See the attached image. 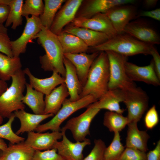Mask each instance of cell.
I'll return each mask as SVG.
<instances>
[{
  "label": "cell",
  "mask_w": 160,
  "mask_h": 160,
  "mask_svg": "<svg viewBox=\"0 0 160 160\" xmlns=\"http://www.w3.org/2000/svg\"><path fill=\"white\" fill-rule=\"evenodd\" d=\"M43 48L45 54L39 57L41 67L45 71L57 73L65 78L66 70L63 62L64 53L58 36L42 26L34 37Z\"/></svg>",
  "instance_id": "obj_1"
},
{
  "label": "cell",
  "mask_w": 160,
  "mask_h": 160,
  "mask_svg": "<svg viewBox=\"0 0 160 160\" xmlns=\"http://www.w3.org/2000/svg\"><path fill=\"white\" fill-rule=\"evenodd\" d=\"M109 76V62L107 54L105 52H100L90 68L80 98L92 95L98 100L108 90Z\"/></svg>",
  "instance_id": "obj_2"
},
{
  "label": "cell",
  "mask_w": 160,
  "mask_h": 160,
  "mask_svg": "<svg viewBox=\"0 0 160 160\" xmlns=\"http://www.w3.org/2000/svg\"><path fill=\"white\" fill-rule=\"evenodd\" d=\"M152 46L125 33L117 34L99 45L89 47L87 52L111 51L128 57L138 54L150 55Z\"/></svg>",
  "instance_id": "obj_3"
},
{
  "label": "cell",
  "mask_w": 160,
  "mask_h": 160,
  "mask_svg": "<svg viewBox=\"0 0 160 160\" xmlns=\"http://www.w3.org/2000/svg\"><path fill=\"white\" fill-rule=\"evenodd\" d=\"M12 79L10 86L0 96V114L3 118H9L13 112L25 108L22 102L27 83L23 70L16 72Z\"/></svg>",
  "instance_id": "obj_4"
},
{
  "label": "cell",
  "mask_w": 160,
  "mask_h": 160,
  "mask_svg": "<svg viewBox=\"0 0 160 160\" xmlns=\"http://www.w3.org/2000/svg\"><path fill=\"white\" fill-rule=\"evenodd\" d=\"M97 100L92 95L85 96L75 101H71L69 98H66L60 109L53 117L48 122L39 125L35 131L39 132L48 130L60 131L61 124L71 114L79 109L87 107Z\"/></svg>",
  "instance_id": "obj_5"
},
{
  "label": "cell",
  "mask_w": 160,
  "mask_h": 160,
  "mask_svg": "<svg viewBox=\"0 0 160 160\" xmlns=\"http://www.w3.org/2000/svg\"><path fill=\"white\" fill-rule=\"evenodd\" d=\"M109 65V80L108 90L119 89L127 90L137 87L128 76L125 63L127 57L111 51L105 52Z\"/></svg>",
  "instance_id": "obj_6"
},
{
  "label": "cell",
  "mask_w": 160,
  "mask_h": 160,
  "mask_svg": "<svg viewBox=\"0 0 160 160\" xmlns=\"http://www.w3.org/2000/svg\"><path fill=\"white\" fill-rule=\"evenodd\" d=\"M125 91V97L123 102L127 110L128 124L137 123L148 108L149 97L146 93L139 87Z\"/></svg>",
  "instance_id": "obj_7"
},
{
  "label": "cell",
  "mask_w": 160,
  "mask_h": 160,
  "mask_svg": "<svg viewBox=\"0 0 160 160\" xmlns=\"http://www.w3.org/2000/svg\"><path fill=\"white\" fill-rule=\"evenodd\" d=\"M100 110L95 107L92 103L80 115L69 119L60 130H69L76 141L82 142L87 135H90L89 127L91 122Z\"/></svg>",
  "instance_id": "obj_8"
},
{
  "label": "cell",
  "mask_w": 160,
  "mask_h": 160,
  "mask_svg": "<svg viewBox=\"0 0 160 160\" xmlns=\"http://www.w3.org/2000/svg\"><path fill=\"white\" fill-rule=\"evenodd\" d=\"M134 0H83L75 18H90L99 13H104L118 6L132 4Z\"/></svg>",
  "instance_id": "obj_9"
},
{
  "label": "cell",
  "mask_w": 160,
  "mask_h": 160,
  "mask_svg": "<svg viewBox=\"0 0 160 160\" xmlns=\"http://www.w3.org/2000/svg\"><path fill=\"white\" fill-rule=\"evenodd\" d=\"M26 23L22 33L17 39L11 41L12 52L14 56L19 57L26 51L27 44L34 39L42 26L39 17L31 16L25 17Z\"/></svg>",
  "instance_id": "obj_10"
},
{
  "label": "cell",
  "mask_w": 160,
  "mask_h": 160,
  "mask_svg": "<svg viewBox=\"0 0 160 160\" xmlns=\"http://www.w3.org/2000/svg\"><path fill=\"white\" fill-rule=\"evenodd\" d=\"M123 33L149 45L154 46L160 43V37L156 31L142 20L131 21L125 27Z\"/></svg>",
  "instance_id": "obj_11"
},
{
  "label": "cell",
  "mask_w": 160,
  "mask_h": 160,
  "mask_svg": "<svg viewBox=\"0 0 160 160\" xmlns=\"http://www.w3.org/2000/svg\"><path fill=\"white\" fill-rule=\"evenodd\" d=\"M69 24L104 33L110 39L117 34L109 19L103 13L97 14L89 18H75Z\"/></svg>",
  "instance_id": "obj_12"
},
{
  "label": "cell",
  "mask_w": 160,
  "mask_h": 160,
  "mask_svg": "<svg viewBox=\"0 0 160 160\" xmlns=\"http://www.w3.org/2000/svg\"><path fill=\"white\" fill-rule=\"evenodd\" d=\"M135 7L131 4L115 7L103 13L111 22L117 34L123 33L127 25L136 15Z\"/></svg>",
  "instance_id": "obj_13"
},
{
  "label": "cell",
  "mask_w": 160,
  "mask_h": 160,
  "mask_svg": "<svg viewBox=\"0 0 160 160\" xmlns=\"http://www.w3.org/2000/svg\"><path fill=\"white\" fill-rule=\"evenodd\" d=\"M126 73L133 81H140L157 87L160 85V79L155 72L152 60L149 64L139 66L127 61L125 63Z\"/></svg>",
  "instance_id": "obj_14"
},
{
  "label": "cell",
  "mask_w": 160,
  "mask_h": 160,
  "mask_svg": "<svg viewBox=\"0 0 160 160\" xmlns=\"http://www.w3.org/2000/svg\"><path fill=\"white\" fill-rule=\"evenodd\" d=\"M62 140L57 141L53 148L56 149L57 153L66 160H82L84 158L83 151L87 145L91 144L89 139L86 138L82 142L73 143L65 135V131L60 130Z\"/></svg>",
  "instance_id": "obj_15"
},
{
  "label": "cell",
  "mask_w": 160,
  "mask_h": 160,
  "mask_svg": "<svg viewBox=\"0 0 160 160\" xmlns=\"http://www.w3.org/2000/svg\"><path fill=\"white\" fill-rule=\"evenodd\" d=\"M83 0H66L57 13L49 29L58 35L64 28L75 18L76 13Z\"/></svg>",
  "instance_id": "obj_16"
},
{
  "label": "cell",
  "mask_w": 160,
  "mask_h": 160,
  "mask_svg": "<svg viewBox=\"0 0 160 160\" xmlns=\"http://www.w3.org/2000/svg\"><path fill=\"white\" fill-rule=\"evenodd\" d=\"M100 52H97L90 54L86 52L64 54V56L74 66L78 79L83 87L87 82L91 65Z\"/></svg>",
  "instance_id": "obj_17"
},
{
  "label": "cell",
  "mask_w": 160,
  "mask_h": 160,
  "mask_svg": "<svg viewBox=\"0 0 160 160\" xmlns=\"http://www.w3.org/2000/svg\"><path fill=\"white\" fill-rule=\"evenodd\" d=\"M62 135L60 131L42 133L33 131L28 133L27 138L24 143L35 150L50 149L58 140L62 138Z\"/></svg>",
  "instance_id": "obj_18"
},
{
  "label": "cell",
  "mask_w": 160,
  "mask_h": 160,
  "mask_svg": "<svg viewBox=\"0 0 160 160\" xmlns=\"http://www.w3.org/2000/svg\"><path fill=\"white\" fill-rule=\"evenodd\" d=\"M23 71L28 76L29 84L32 87L45 95L49 94L58 85L65 83V78L56 72H53L49 77L41 79L34 76L28 68Z\"/></svg>",
  "instance_id": "obj_19"
},
{
  "label": "cell",
  "mask_w": 160,
  "mask_h": 160,
  "mask_svg": "<svg viewBox=\"0 0 160 160\" xmlns=\"http://www.w3.org/2000/svg\"><path fill=\"white\" fill-rule=\"evenodd\" d=\"M125 91L119 89L108 90L97 101L92 103L93 106L100 109L122 114L125 110L121 108L120 103L123 102Z\"/></svg>",
  "instance_id": "obj_20"
},
{
  "label": "cell",
  "mask_w": 160,
  "mask_h": 160,
  "mask_svg": "<svg viewBox=\"0 0 160 160\" xmlns=\"http://www.w3.org/2000/svg\"><path fill=\"white\" fill-rule=\"evenodd\" d=\"M62 31L73 34L81 39L89 47L99 45L106 41L109 37L105 34L68 24Z\"/></svg>",
  "instance_id": "obj_21"
},
{
  "label": "cell",
  "mask_w": 160,
  "mask_h": 160,
  "mask_svg": "<svg viewBox=\"0 0 160 160\" xmlns=\"http://www.w3.org/2000/svg\"><path fill=\"white\" fill-rule=\"evenodd\" d=\"M63 62L66 72L65 83L67 88L71 101H77L80 98L83 87L77 76L74 65L64 56Z\"/></svg>",
  "instance_id": "obj_22"
},
{
  "label": "cell",
  "mask_w": 160,
  "mask_h": 160,
  "mask_svg": "<svg viewBox=\"0 0 160 160\" xmlns=\"http://www.w3.org/2000/svg\"><path fill=\"white\" fill-rule=\"evenodd\" d=\"M126 147L146 152L148 150L147 142L150 136L146 131L139 129L137 122L128 123Z\"/></svg>",
  "instance_id": "obj_23"
},
{
  "label": "cell",
  "mask_w": 160,
  "mask_h": 160,
  "mask_svg": "<svg viewBox=\"0 0 160 160\" xmlns=\"http://www.w3.org/2000/svg\"><path fill=\"white\" fill-rule=\"evenodd\" d=\"M14 113L20 123V127L16 132L18 135L25 132L28 133L35 130L41 121L54 115L52 114H32L26 112L24 110L15 111Z\"/></svg>",
  "instance_id": "obj_24"
},
{
  "label": "cell",
  "mask_w": 160,
  "mask_h": 160,
  "mask_svg": "<svg viewBox=\"0 0 160 160\" xmlns=\"http://www.w3.org/2000/svg\"><path fill=\"white\" fill-rule=\"evenodd\" d=\"M24 142L10 143L5 150H0V160H33L35 150Z\"/></svg>",
  "instance_id": "obj_25"
},
{
  "label": "cell",
  "mask_w": 160,
  "mask_h": 160,
  "mask_svg": "<svg viewBox=\"0 0 160 160\" xmlns=\"http://www.w3.org/2000/svg\"><path fill=\"white\" fill-rule=\"evenodd\" d=\"M68 96L69 94L65 83L55 88L49 94L45 95L44 114L55 115Z\"/></svg>",
  "instance_id": "obj_26"
},
{
  "label": "cell",
  "mask_w": 160,
  "mask_h": 160,
  "mask_svg": "<svg viewBox=\"0 0 160 160\" xmlns=\"http://www.w3.org/2000/svg\"><path fill=\"white\" fill-rule=\"evenodd\" d=\"M57 36L64 54L87 52L89 47L78 36L63 31Z\"/></svg>",
  "instance_id": "obj_27"
},
{
  "label": "cell",
  "mask_w": 160,
  "mask_h": 160,
  "mask_svg": "<svg viewBox=\"0 0 160 160\" xmlns=\"http://www.w3.org/2000/svg\"><path fill=\"white\" fill-rule=\"evenodd\" d=\"M26 92L22 99V102L27 105L34 114H44L45 103L44 94L34 89L29 84H26Z\"/></svg>",
  "instance_id": "obj_28"
},
{
  "label": "cell",
  "mask_w": 160,
  "mask_h": 160,
  "mask_svg": "<svg viewBox=\"0 0 160 160\" xmlns=\"http://www.w3.org/2000/svg\"><path fill=\"white\" fill-rule=\"evenodd\" d=\"M22 67L19 57H10L0 52V79L9 80Z\"/></svg>",
  "instance_id": "obj_29"
},
{
  "label": "cell",
  "mask_w": 160,
  "mask_h": 160,
  "mask_svg": "<svg viewBox=\"0 0 160 160\" xmlns=\"http://www.w3.org/2000/svg\"><path fill=\"white\" fill-rule=\"evenodd\" d=\"M42 14L39 18L43 26L49 30L58 10L65 0H44Z\"/></svg>",
  "instance_id": "obj_30"
},
{
  "label": "cell",
  "mask_w": 160,
  "mask_h": 160,
  "mask_svg": "<svg viewBox=\"0 0 160 160\" xmlns=\"http://www.w3.org/2000/svg\"><path fill=\"white\" fill-rule=\"evenodd\" d=\"M128 123L127 117L124 116L122 114L109 111L104 113L103 125L111 132H119Z\"/></svg>",
  "instance_id": "obj_31"
},
{
  "label": "cell",
  "mask_w": 160,
  "mask_h": 160,
  "mask_svg": "<svg viewBox=\"0 0 160 160\" xmlns=\"http://www.w3.org/2000/svg\"><path fill=\"white\" fill-rule=\"evenodd\" d=\"M23 0H11L9 6V12L4 26L7 28L12 24L11 28L15 30L17 27L22 25L23 23L22 7Z\"/></svg>",
  "instance_id": "obj_32"
},
{
  "label": "cell",
  "mask_w": 160,
  "mask_h": 160,
  "mask_svg": "<svg viewBox=\"0 0 160 160\" xmlns=\"http://www.w3.org/2000/svg\"><path fill=\"white\" fill-rule=\"evenodd\" d=\"M121 140L119 132L114 133L112 142L105 149L104 160H118L125 149Z\"/></svg>",
  "instance_id": "obj_33"
},
{
  "label": "cell",
  "mask_w": 160,
  "mask_h": 160,
  "mask_svg": "<svg viewBox=\"0 0 160 160\" xmlns=\"http://www.w3.org/2000/svg\"><path fill=\"white\" fill-rule=\"evenodd\" d=\"M15 117L13 113L6 123L0 125V138L5 139L12 144L23 142L25 140L24 138L17 135L12 130V125Z\"/></svg>",
  "instance_id": "obj_34"
},
{
  "label": "cell",
  "mask_w": 160,
  "mask_h": 160,
  "mask_svg": "<svg viewBox=\"0 0 160 160\" xmlns=\"http://www.w3.org/2000/svg\"><path fill=\"white\" fill-rule=\"evenodd\" d=\"M22 7V16H28L29 15L39 17L42 14L44 4L42 0H26Z\"/></svg>",
  "instance_id": "obj_35"
},
{
  "label": "cell",
  "mask_w": 160,
  "mask_h": 160,
  "mask_svg": "<svg viewBox=\"0 0 160 160\" xmlns=\"http://www.w3.org/2000/svg\"><path fill=\"white\" fill-rule=\"evenodd\" d=\"M94 145L89 154L82 160H104V154L106 148L104 141L100 139H95Z\"/></svg>",
  "instance_id": "obj_36"
},
{
  "label": "cell",
  "mask_w": 160,
  "mask_h": 160,
  "mask_svg": "<svg viewBox=\"0 0 160 160\" xmlns=\"http://www.w3.org/2000/svg\"><path fill=\"white\" fill-rule=\"evenodd\" d=\"M57 152L55 148L43 151L35 150L33 160H66Z\"/></svg>",
  "instance_id": "obj_37"
},
{
  "label": "cell",
  "mask_w": 160,
  "mask_h": 160,
  "mask_svg": "<svg viewBox=\"0 0 160 160\" xmlns=\"http://www.w3.org/2000/svg\"><path fill=\"white\" fill-rule=\"evenodd\" d=\"M118 160H147L146 153L137 149L126 147Z\"/></svg>",
  "instance_id": "obj_38"
},
{
  "label": "cell",
  "mask_w": 160,
  "mask_h": 160,
  "mask_svg": "<svg viewBox=\"0 0 160 160\" xmlns=\"http://www.w3.org/2000/svg\"><path fill=\"white\" fill-rule=\"evenodd\" d=\"M144 121L145 126L148 129H152L158 124L159 121V116L155 105L147 111Z\"/></svg>",
  "instance_id": "obj_39"
},
{
  "label": "cell",
  "mask_w": 160,
  "mask_h": 160,
  "mask_svg": "<svg viewBox=\"0 0 160 160\" xmlns=\"http://www.w3.org/2000/svg\"><path fill=\"white\" fill-rule=\"evenodd\" d=\"M0 52L10 57H13L11 41L8 34L0 33Z\"/></svg>",
  "instance_id": "obj_40"
},
{
  "label": "cell",
  "mask_w": 160,
  "mask_h": 160,
  "mask_svg": "<svg viewBox=\"0 0 160 160\" xmlns=\"http://www.w3.org/2000/svg\"><path fill=\"white\" fill-rule=\"evenodd\" d=\"M150 55L153 57L152 60L155 72L158 77L160 79V55L154 46L152 47Z\"/></svg>",
  "instance_id": "obj_41"
},
{
  "label": "cell",
  "mask_w": 160,
  "mask_h": 160,
  "mask_svg": "<svg viewBox=\"0 0 160 160\" xmlns=\"http://www.w3.org/2000/svg\"><path fill=\"white\" fill-rule=\"evenodd\" d=\"M147 160H160V140L157 142L155 148L146 153Z\"/></svg>",
  "instance_id": "obj_42"
},
{
  "label": "cell",
  "mask_w": 160,
  "mask_h": 160,
  "mask_svg": "<svg viewBox=\"0 0 160 160\" xmlns=\"http://www.w3.org/2000/svg\"><path fill=\"white\" fill-rule=\"evenodd\" d=\"M138 16L148 17L160 21V9L158 8L150 11H142L140 13Z\"/></svg>",
  "instance_id": "obj_43"
},
{
  "label": "cell",
  "mask_w": 160,
  "mask_h": 160,
  "mask_svg": "<svg viewBox=\"0 0 160 160\" xmlns=\"http://www.w3.org/2000/svg\"><path fill=\"white\" fill-rule=\"evenodd\" d=\"M10 7L9 5L0 4V25L7 20L9 12Z\"/></svg>",
  "instance_id": "obj_44"
},
{
  "label": "cell",
  "mask_w": 160,
  "mask_h": 160,
  "mask_svg": "<svg viewBox=\"0 0 160 160\" xmlns=\"http://www.w3.org/2000/svg\"><path fill=\"white\" fill-rule=\"evenodd\" d=\"M158 1L157 0H145L143 1V4L146 7L151 8L156 5Z\"/></svg>",
  "instance_id": "obj_45"
},
{
  "label": "cell",
  "mask_w": 160,
  "mask_h": 160,
  "mask_svg": "<svg viewBox=\"0 0 160 160\" xmlns=\"http://www.w3.org/2000/svg\"><path fill=\"white\" fill-rule=\"evenodd\" d=\"M7 83L6 81L0 79V96L8 88Z\"/></svg>",
  "instance_id": "obj_46"
},
{
  "label": "cell",
  "mask_w": 160,
  "mask_h": 160,
  "mask_svg": "<svg viewBox=\"0 0 160 160\" xmlns=\"http://www.w3.org/2000/svg\"><path fill=\"white\" fill-rule=\"evenodd\" d=\"M7 146L4 140L0 138V150H4L7 148Z\"/></svg>",
  "instance_id": "obj_47"
},
{
  "label": "cell",
  "mask_w": 160,
  "mask_h": 160,
  "mask_svg": "<svg viewBox=\"0 0 160 160\" xmlns=\"http://www.w3.org/2000/svg\"><path fill=\"white\" fill-rule=\"evenodd\" d=\"M7 29L3 25H0V33L7 34Z\"/></svg>",
  "instance_id": "obj_48"
},
{
  "label": "cell",
  "mask_w": 160,
  "mask_h": 160,
  "mask_svg": "<svg viewBox=\"0 0 160 160\" xmlns=\"http://www.w3.org/2000/svg\"><path fill=\"white\" fill-rule=\"evenodd\" d=\"M11 0H0V4L9 5Z\"/></svg>",
  "instance_id": "obj_49"
},
{
  "label": "cell",
  "mask_w": 160,
  "mask_h": 160,
  "mask_svg": "<svg viewBox=\"0 0 160 160\" xmlns=\"http://www.w3.org/2000/svg\"><path fill=\"white\" fill-rule=\"evenodd\" d=\"M3 121V118L0 114V125L2 124Z\"/></svg>",
  "instance_id": "obj_50"
}]
</instances>
